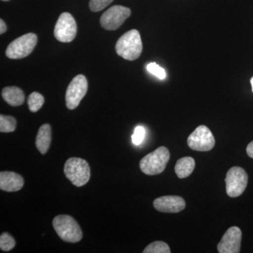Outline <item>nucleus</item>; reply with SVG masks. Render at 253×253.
I'll list each match as a JSON object with an SVG mask.
<instances>
[{
  "label": "nucleus",
  "mask_w": 253,
  "mask_h": 253,
  "mask_svg": "<svg viewBox=\"0 0 253 253\" xmlns=\"http://www.w3.org/2000/svg\"><path fill=\"white\" fill-rule=\"evenodd\" d=\"M24 179L22 176L14 172H0V189L7 192H16L22 189Z\"/></svg>",
  "instance_id": "ddd939ff"
},
{
  "label": "nucleus",
  "mask_w": 253,
  "mask_h": 253,
  "mask_svg": "<svg viewBox=\"0 0 253 253\" xmlns=\"http://www.w3.org/2000/svg\"><path fill=\"white\" fill-rule=\"evenodd\" d=\"M16 127V119L12 116H0V131L1 132H12Z\"/></svg>",
  "instance_id": "a211bd4d"
},
{
  "label": "nucleus",
  "mask_w": 253,
  "mask_h": 253,
  "mask_svg": "<svg viewBox=\"0 0 253 253\" xmlns=\"http://www.w3.org/2000/svg\"><path fill=\"white\" fill-rule=\"evenodd\" d=\"M143 50L140 33L137 30L126 32L119 38L116 51L120 56L128 61H134L140 56Z\"/></svg>",
  "instance_id": "f257e3e1"
},
{
  "label": "nucleus",
  "mask_w": 253,
  "mask_h": 253,
  "mask_svg": "<svg viewBox=\"0 0 253 253\" xmlns=\"http://www.w3.org/2000/svg\"><path fill=\"white\" fill-rule=\"evenodd\" d=\"M196 166L194 158L184 157L178 160L174 167L176 175L180 179L188 177L193 172Z\"/></svg>",
  "instance_id": "dca6fc26"
},
{
  "label": "nucleus",
  "mask_w": 253,
  "mask_h": 253,
  "mask_svg": "<svg viewBox=\"0 0 253 253\" xmlns=\"http://www.w3.org/2000/svg\"><path fill=\"white\" fill-rule=\"evenodd\" d=\"M146 130L143 126H137L134 129V134L131 136V141L136 146H139L144 141Z\"/></svg>",
  "instance_id": "5701e85b"
},
{
  "label": "nucleus",
  "mask_w": 253,
  "mask_h": 253,
  "mask_svg": "<svg viewBox=\"0 0 253 253\" xmlns=\"http://www.w3.org/2000/svg\"><path fill=\"white\" fill-rule=\"evenodd\" d=\"M144 253H170L169 246L163 241H155L149 244L144 251Z\"/></svg>",
  "instance_id": "6ab92c4d"
},
{
  "label": "nucleus",
  "mask_w": 253,
  "mask_h": 253,
  "mask_svg": "<svg viewBox=\"0 0 253 253\" xmlns=\"http://www.w3.org/2000/svg\"><path fill=\"white\" fill-rule=\"evenodd\" d=\"M77 24L72 15L62 13L58 18L54 28V36L61 42H71L77 35Z\"/></svg>",
  "instance_id": "9d476101"
},
{
  "label": "nucleus",
  "mask_w": 253,
  "mask_h": 253,
  "mask_svg": "<svg viewBox=\"0 0 253 253\" xmlns=\"http://www.w3.org/2000/svg\"><path fill=\"white\" fill-rule=\"evenodd\" d=\"M251 86H252V90L253 92V77L251 79Z\"/></svg>",
  "instance_id": "a878e982"
},
{
  "label": "nucleus",
  "mask_w": 253,
  "mask_h": 253,
  "mask_svg": "<svg viewBox=\"0 0 253 253\" xmlns=\"http://www.w3.org/2000/svg\"><path fill=\"white\" fill-rule=\"evenodd\" d=\"M51 141V128L49 124L42 125L36 137V147L42 154H46Z\"/></svg>",
  "instance_id": "4468645a"
},
{
  "label": "nucleus",
  "mask_w": 253,
  "mask_h": 253,
  "mask_svg": "<svg viewBox=\"0 0 253 253\" xmlns=\"http://www.w3.org/2000/svg\"><path fill=\"white\" fill-rule=\"evenodd\" d=\"M169 158V150L164 146H161L144 156L139 163V167L144 174L156 175L165 170Z\"/></svg>",
  "instance_id": "7ed1b4c3"
},
{
  "label": "nucleus",
  "mask_w": 253,
  "mask_h": 253,
  "mask_svg": "<svg viewBox=\"0 0 253 253\" xmlns=\"http://www.w3.org/2000/svg\"><path fill=\"white\" fill-rule=\"evenodd\" d=\"M249 176L244 169L231 168L225 178L226 194L231 198H236L244 192L248 185Z\"/></svg>",
  "instance_id": "423d86ee"
},
{
  "label": "nucleus",
  "mask_w": 253,
  "mask_h": 253,
  "mask_svg": "<svg viewBox=\"0 0 253 253\" xmlns=\"http://www.w3.org/2000/svg\"><path fill=\"white\" fill-rule=\"evenodd\" d=\"M16 246V241L8 233H3L0 236V249L1 251L8 252L11 251Z\"/></svg>",
  "instance_id": "aec40b11"
},
{
  "label": "nucleus",
  "mask_w": 253,
  "mask_h": 253,
  "mask_svg": "<svg viewBox=\"0 0 253 253\" xmlns=\"http://www.w3.org/2000/svg\"><path fill=\"white\" fill-rule=\"evenodd\" d=\"M6 24H5L4 21L2 19L0 20V34H3L6 31Z\"/></svg>",
  "instance_id": "393cba45"
},
{
  "label": "nucleus",
  "mask_w": 253,
  "mask_h": 253,
  "mask_svg": "<svg viewBox=\"0 0 253 253\" xmlns=\"http://www.w3.org/2000/svg\"><path fill=\"white\" fill-rule=\"evenodd\" d=\"M38 42V37L34 33L23 35L10 43L6 55L11 59H20L31 54Z\"/></svg>",
  "instance_id": "39448f33"
},
{
  "label": "nucleus",
  "mask_w": 253,
  "mask_h": 253,
  "mask_svg": "<svg viewBox=\"0 0 253 253\" xmlns=\"http://www.w3.org/2000/svg\"><path fill=\"white\" fill-rule=\"evenodd\" d=\"M130 15V9L121 5H116L105 11L100 18V23L104 29L115 31L121 27Z\"/></svg>",
  "instance_id": "1a4fd4ad"
},
{
  "label": "nucleus",
  "mask_w": 253,
  "mask_h": 253,
  "mask_svg": "<svg viewBox=\"0 0 253 253\" xmlns=\"http://www.w3.org/2000/svg\"><path fill=\"white\" fill-rule=\"evenodd\" d=\"M148 71L161 80H164L166 78V72L163 68L158 66L157 63H151L147 66Z\"/></svg>",
  "instance_id": "4be33fe9"
},
{
  "label": "nucleus",
  "mask_w": 253,
  "mask_h": 253,
  "mask_svg": "<svg viewBox=\"0 0 253 253\" xmlns=\"http://www.w3.org/2000/svg\"><path fill=\"white\" fill-rule=\"evenodd\" d=\"M114 0H90L89 8L91 11L97 12L107 7Z\"/></svg>",
  "instance_id": "412c9836"
},
{
  "label": "nucleus",
  "mask_w": 253,
  "mask_h": 253,
  "mask_svg": "<svg viewBox=\"0 0 253 253\" xmlns=\"http://www.w3.org/2000/svg\"><path fill=\"white\" fill-rule=\"evenodd\" d=\"M52 225L57 235L65 242L76 244L83 239L81 226L74 218L66 214H60L53 219Z\"/></svg>",
  "instance_id": "f03ea898"
},
{
  "label": "nucleus",
  "mask_w": 253,
  "mask_h": 253,
  "mask_svg": "<svg viewBox=\"0 0 253 253\" xmlns=\"http://www.w3.org/2000/svg\"><path fill=\"white\" fill-rule=\"evenodd\" d=\"M64 174L73 185L81 187L90 179V167L85 160L71 158L65 163Z\"/></svg>",
  "instance_id": "20e7f679"
},
{
  "label": "nucleus",
  "mask_w": 253,
  "mask_h": 253,
  "mask_svg": "<svg viewBox=\"0 0 253 253\" xmlns=\"http://www.w3.org/2000/svg\"><path fill=\"white\" fill-rule=\"evenodd\" d=\"M155 209L161 212L176 213L181 212L186 207L183 198L177 196H165L154 201Z\"/></svg>",
  "instance_id": "f8f14e48"
},
{
  "label": "nucleus",
  "mask_w": 253,
  "mask_h": 253,
  "mask_svg": "<svg viewBox=\"0 0 253 253\" xmlns=\"http://www.w3.org/2000/svg\"><path fill=\"white\" fill-rule=\"evenodd\" d=\"M187 144L194 151H209L214 148L215 139L208 126H200L190 134Z\"/></svg>",
  "instance_id": "0eeeda50"
},
{
  "label": "nucleus",
  "mask_w": 253,
  "mask_h": 253,
  "mask_svg": "<svg viewBox=\"0 0 253 253\" xmlns=\"http://www.w3.org/2000/svg\"><path fill=\"white\" fill-rule=\"evenodd\" d=\"M1 96L4 101L11 106H21L25 101L24 93L17 86L4 88L1 91Z\"/></svg>",
  "instance_id": "2eb2a0df"
},
{
  "label": "nucleus",
  "mask_w": 253,
  "mask_h": 253,
  "mask_svg": "<svg viewBox=\"0 0 253 253\" xmlns=\"http://www.w3.org/2000/svg\"><path fill=\"white\" fill-rule=\"evenodd\" d=\"M88 89L87 80L83 75H78L73 78L66 93V106L73 110L79 106L82 99L85 96Z\"/></svg>",
  "instance_id": "6e6552de"
},
{
  "label": "nucleus",
  "mask_w": 253,
  "mask_h": 253,
  "mask_svg": "<svg viewBox=\"0 0 253 253\" xmlns=\"http://www.w3.org/2000/svg\"><path fill=\"white\" fill-rule=\"evenodd\" d=\"M1 1H9V0H1Z\"/></svg>",
  "instance_id": "bb28decb"
},
{
  "label": "nucleus",
  "mask_w": 253,
  "mask_h": 253,
  "mask_svg": "<svg viewBox=\"0 0 253 253\" xmlns=\"http://www.w3.org/2000/svg\"><path fill=\"white\" fill-rule=\"evenodd\" d=\"M242 232L237 226L229 228L217 245L219 253H239L241 251Z\"/></svg>",
  "instance_id": "9b49d317"
},
{
  "label": "nucleus",
  "mask_w": 253,
  "mask_h": 253,
  "mask_svg": "<svg viewBox=\"0 0 253 253\" xmlns=\"http://www.w3.org/2000/svg\"><path fill=\"white\" fill-rule=\"evenodd\" d=\"M44 103V96L40 93L35 91L28 96V105L31 112L36 113L39 111Z\"/></svg>",
  "instance_id": "f3484780"
},
{
  "label": "nucleus",
  "mask_w": 253,
  "mask_h": 253,
  "mask_svg": "<svg viewBox=\"0 0 253 253\" xmlns=\"http://www.w3.org/2000/svg\"><path fill=\"white\" fill-rule=\"evenodd\" d=\"M246 152H247V154L249 155V157L253 158V141L248 145Z\"/></svg>",
  "instance_id": "b1692460"
}]
</instances>
